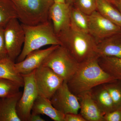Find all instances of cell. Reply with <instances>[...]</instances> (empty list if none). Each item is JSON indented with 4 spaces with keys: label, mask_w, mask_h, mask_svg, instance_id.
<instances>
[{
    "label": "cell",
    "mask_w": 121,
    "mask_h": 121,
    "mask_svg": "<svg viewBox=\"0 0 121 121\" xmlns=\"http://www.w3.org/2000/svg\"><path fill=\"white\" fill-rule=\"evenodd\" d=\"M15 63L8 57L0 60V78L12 80L23 87V78L17 71Z\"/></svg>",
    "instance_id": "cell-18"
},
{
    "label": "cell",
    "mask_w": 121,
    "mask_h": 121,
    "mask_svg": "<svg viewBox=\"0 0 121 121\" xmlns=\"http://www.w3.org/2000/svg\"><path fill=\"white\" fill-rule=\"evenodd\" d=\"M99 12L121 28V13L112 4L106 0H96Z\"/></svg>",
    "instance_id": "cell-20"
},
{
    "label": "cell",
    "mask_w": 121,
    "mask_h": 121,
    "mask_svg": "<svg viewBox=\"0 0 121 121\" xmlns=\"http://www.w3.org/2000/svg\"><path fill=\"white\" fill-rule=\"evenodd\" d=\"M89 33L97 44L112 35L121 32V28L106 18L97 11L88 16Z\"/></svg>",
    "instance_id": "cell-9"
},
{
    "label": "cell",
    "mask_w": 121,
    "mask_h": 121,
    "mask_svg": "<svg viewBox=\"0 0 121 121\" xmlns=\"http://www.w3.org/2000/svg\"><path fill=\"white\" fill-rule=\"evenodd\" d=\"M116 79L102 69L98 58L79 64L78 69L67 82L70 90L78 97L94 87Z\"/></svg>",
    "instance_id": "cell-1"
},
{
    "label": "cell",
    "mask_w": 121,
    "mask_h": 121,
    "mask_svg": "<svg viewBox=\"0 0 121 121\" xmlns=\"http://www.w3.org/2000/svg\"><path fill=\"white\" fill-rule=\"evenodd\" d=\"M89 92L104 115L116 110L112 99L104 84L94 87Z\"/></svg>",
    "instance_id": "cell-16"
},
{
    "label": "cell",
    "mask_w": 121,
    "mask_h": 121,
    "mask_svg": "<svg viewBox=\"0 0 121 121\" xmlns=\"http://www.w3.org/2000/svg\"><path fill=\"white\" fill-rule=\"evenodd\" d=\"M39 94L50 99L64 81L50 68L41 65L34 70Z\"/></svg>",
    "instance_id": "cell-8"
},
{
    "label": "cell",
    "mask_w": 121,
    "mask_h": 121,
    "mask_svg": "<svg viewBox=\"0 0 121 121\" xmlns=\"http://www.w3.org/2000/svg\"><path fill=\"white\" fill-rule=\"evenodd\" d=\"M75 0H65V2L67 4L72 6Z\"/></svg>",
    "instance_id": "cell-31"
},
{
    "label": "cell",
    "mask_w": 121,
    "mask_h": 121,
    "mask_svg": "<svg viewBox=\"0 0 121 121\" xmlns=\"http://www.w3.org/2000/svg\"><path fill=\"white\" fill-rule=\"evenodd\" d=\"M103 121H121V109L115 110L104 115Z\"/></svg>",
    "instance_id": "cell-27"
},
{
    "label": "cell",
    "mask_w": 121,
    "mask_h": 121,
    "mask_svg": "<svg viewBox=\"0 0 121 121\" xmlns=\"http://www.w3.org/2000/svg\"><path fill=\"white\" fill-rule=\"evenodd\" d=\"M59 45H52L45 49L30 52L22 61L15 63L17 71L21 74L32 72L42 65L44 60Z\"/></svg>",
    "instance_id": "cell-12"
},
{
    "label": "cell",
    "mask_w": 121,
    "mask_h": 121,
    "mask_svg": "<svg viewBox=\"0 0 121 121\" xmlns=\"http://www.w3.org/2000/svg\"><path fill=\"white\" fill-rule=\"evenodd\" d=\"M21 87L12 80L0 78V98L14 95L19 92Z\"/></svg>",
    "instance_id": "cell-24"
},
{
    "label": "cell",
    "mask_w": 121,
    "mask_h": 121,
    "mask_svg": "<svg viewBox=\"0 0 121 121\" xmlns=\"http://www.w3.org/2000/svg\"><path fill=\"white\" fill-rule=\"evenodd\" d=\"M55 3H65V0H53Z\"/></svg>",
    "instance_id": "cell-32"
},
{
    "label": "cell",
    "mask_w": 121,
    "mask_h": 121,
    "mask_svg": "<svg viewBox=\"0 0 121 121\" xmlns=\"http://www.w3.org/2000/svg\"><path fill=\"white\" fill-rule=\"evenodd\" d=\"M7 57L4 39V28L0 27V60Z\"/></svg>",
    "instance_id": "cell-26"
},
{
    "label": "cell",
    "mask_w": 121,
    "mask_h": 121,
    "mask_svg": "<svg viewBox=\"0 0 121 121\" xmlns=\"http://www.w3.org/2000/svg\"><path fill=\"white\" fill-rule=\"evenodd\" d=\"M31 114L45 115L55 121H64V115L54 107L50 99L39 94L35 100Z\"/></svg>",
    "instance_id": "cell-14"
},
{
    "label": "cell",
    "mask_w": 121,
    "mask_h": 121,
    "mask_svg": "<svg viewBox=\"0 0 121 121\" xmlns=\"http://www.w3.org/2000/svg\"><path fill=\"white\" fill-rule=\"evenodd\" d=\"M50 100L54 107L63 114H78L80 110V103L78 97L72 93L65 81Z\"/></svg>",
    "instance_id": "cell-10"
},
{
    "label": "cell",
    "mask_w": 121,
    "mask_h": 121,
    "mask_svg": "<svg viewBox=\"0 0 121 121\" xmlns=\"http://www.w3.org/2000/svg\"><path fill=\"white\" fill-rule=\"evenodd\" d=\"M80 114L86 121H103L104 115L91 97L89 91L79 95Z\"/></svg>",
    "instance_id": "cell-13"
},
{
    "label": "cell",
    "mask_w": 121,
    "mask_h": 121,
    "mask_svg": "<svg viewBox=\"0 0 121 121\" xmlns=\"http://www.w3.org/2000/svg\"><path fill=\"white\" fill-rule=\"evenodd\" d=\"M5 41L8 58L15 62L22 51L25 35L17 18L12 19L4 28Z\"/></svg>",
    "instance_id": "cell-7"
},
{
    "label": "cell",
    "mask_w": 121,
    "mask_h": 121,
    "mask_svg": "<svg viewBox=\"0 0 121 121\" xmlns=\"http://www.w3.org/2000/svg\"><path fill=\"white\" fill-rule=\"evenodd\" d=\"M72 6L66 2H54L49 11V20L56 35L70 27L71 9Z\"/></svg>",
    "instance_id": "cell-11"
},
{
    "label": "cell",
    "mask_w": 121,
    "mask_h": 121,
    "mask_svg": "<svg viewBox=\"0 0 121 121\" xmlns=\"http://www.w3.org/2000/svg\"><path fill=\"white\" fill-rule=\"evenodd\" d=\"M109 2H112V1H115L118 0H106Z\"/></svg>",
    "instance_id": "cell-33"
},
{
    "label": "cell",
    "mask_w": 121,
    "mask_h": 121,
    "mask_svg": "<svg viewBox=\"0 0 121 121\" xmlns=\"http://www.w3.org/2000/svg\"><path fill=\"white\" fill-rule=\"evenodd\" d=\"M99 57H121V32L104 39L97 43Z\"/></svg>",
    "instance_id": "cell-17"
},
{
    "label": "cell",
    "mask_w": 121,
    "mask_h": 121,
    "mask_svg": "<svg viewBox=\"0 0 121 121\" xmlns=\"http://www.w3.org/2000/svg\"><path fill=\"white\" fill-rule=\"evenodd\" d=\"M17 18L16 9L11 0H0V27L4 28L11 20Z\"/></svg>",
    "instance_id": "cell-22"
},
{
    "label": "cell",
    "mask_w": 121,
    "mask_h": 121,
    "mask_svg": "<svg viewBox=\"0 0 121 121\" xmlns=\"http://www.w3.org/2000/svg\"><path fill=\"white\" fill-rule=\"evenodd\" d=\"M14 5L17 18L21 24L38 25L49 20L50 7L53 0H11Z\"/></svg>",
    "instance_id": "cell-4"
},
{
    "label": "cell",
    "mask_w": 121,
    "mask_h": 121,
    "mask_svg": "<svg viewBox=\"0 0 121 121\" xmlns=\"http://www.w3.org/2000/svg\"><path fill=\"white\" fill-rule=\"evenodd\" d=\"M73 6L88 16L97 11L96 0H75Z\"/></svg>",
    "instance_id": "cell-25"
},
{
    "label": "cell",
    "mask_w": 121,
    "mask_h": 121,
    "mask_svg": "<svg viewBox=\"0 0 121 121\" xmlns=\"http://www.w3.org/2000/svg\"><path fill=\"white\" fill-rule=\"evenodd\" d=\"M22 93L20 91L12 96L0 98V121H21L17 106Z\"/></svg>",
    "instance_id": "cell-15"
},
{
    "label": "cell",
    "mask_w": 121,
    "mask_h": 121,
    "mask_svg": "<svg viewBox=\"0 0 121 121\" xmlns=\"http://www.w3.org/2000/svg\"><path fill=\"white\" fill-rule=\"evenodd\" d=\"M22 75L24 81V91L17 103V111L21 121H29L33 106L39 94L35 82L34 71Z\"/></svg>",
    "instance_id": "cell-6"
},
{
    "label": "cell",
    "mask_w": 121,
    "mask_h": 121,
    "mask_svg": "<svg viewBox=\"0 0 121 121\" xmlns=\"http://www.w3.org/2000/svg\"><path fill=\"white\" fill-rule=\"evenodd\" d=\"M110 3L112 4L115 7H116L121 13V0L115 1L110 2Z\"/></svg>",
    "instance_id": "cell-30"
},
{
    "label": "cell",
    "mask_w": 121,
    "mask_h": 121,
    "mask_svg": "<svg viewBox=\"0 0 121 121\" xmlns=\"http://www.w3.org/2000/svg\"><path fill=\"white\" fill-rule=\"evenodd\" d=\"M70 28L79 32L89 33L88 16L72 5L71 9Z\"/></svg>",
    "instance_id": "cell-21"
},
{
    "label": "cell",
    "mask_w": 121,
    "mask_h": 121,
    "mask_svg": "<svg viewBox=\"0 0 121 121\" xmlns=\"http://www.w3.org/2000/svg\"><path fill=\"white\" fill-rule=\"evenodd\" d=\"M104 85L112 99L116 110L121 109V80L116 79Z\"/></svg>",
    "instance_id": "cell-23"
},
{
    "label": "cell",
    "mask_w": 121,
    "mask_h": 121,
    "mask_svg": "<svg viewBox=\"0 0 121 121\" xmlns=\"http://www.w3.org/2000/svg\"><path fill=\"white\" fill-rule=\"evenodd\" d=\"M64 121H86L81 114L70 113L64 115Z\"/></svg>",
    "instance_id": "cell-28"
},
{
    "label": "cell",
    "mask_w": 121,
    "mask_h": 121,
    "mask_svg": "<svg viewBox=\"0 0 121 121\" xmlns=\"http://www.w3.org/2000/svg\"><path fill=\"white\" fill-rule=\"evenodd\" d=\"M45 120L42 118L39 115L31 114L29 121H45Z\"/></svg>",
    "instance_id": "cell-29"
},
{
    "label": "cell",
    "mask_w": 121,
    "mask_h": 121,
    "mask_svg": "<svg viewBox=\"0 0 121 121\" xmlns=\"http://www.w3.org/2000/svg\"><path fill=\"white\" fill-rule=\"evenodd\" d=\"M61 45L79 64L99 57L97 44L89 33L70 28L57 35Z\"/></svg>",
    "instance_id": "cell-2"
},
{
    "label": "cell",
    "mask_w": 121,
    "mask_h": 121,
    "mask_svg": "<svg viewBox=\"0 0 121 121\" xmlns=\"http://www.w3.org/2000/svg\"><path fill=\"white\" fill-rule=\"evenodd\" d=\"M25 40L17 62L22 61L30 52L48 45H61L50 20L44 23L29 26L22 24Z\"/></svg>",
    "instance_id": "cell-3"
},
{
    "label": "cell",
    "mask_w": 121,
    "mask_h": 121,
    "mask_svg": "<svg viewBox=\"0 0 121 121\" xmlns=\"http://www.w3.org/2000/svg\"><path fill=\"white\" fill-rule=\"evenodd\" d=\"M98 61L107 73L115 79L121 80V57L99 56Z\"/></svg>",
    "instance_id": "cell-19"
},
{
    "label": "cell",
    "mask_w": 121,
    "mask_h": 121,
    "mask_svg": "<svg viewBox=\"0 0 121 121\" xmlns=\"http://www.w3.org/2000/svg\"><path fill=\"white\" fill-rule=\"evenodd\" d=\"M42 65L50 68L67 82L76 71L79 63L65 48L59 45L45 59Z\"/></svg>",
    "instance_id": "cell-5"
}]
</instances>
